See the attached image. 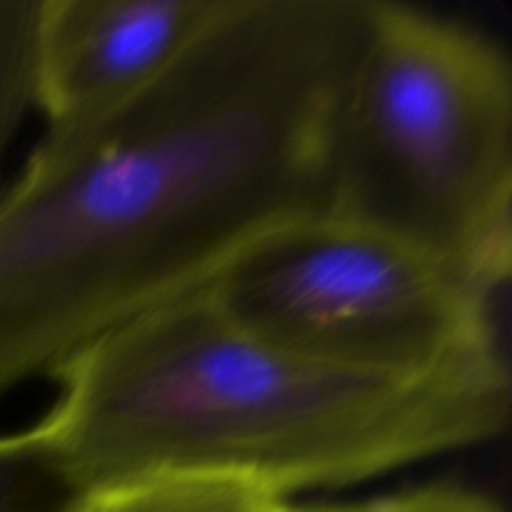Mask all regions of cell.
<instances>
[{
	"mask_svg": "<svg viewBox=\"0 0 512 512\" xmlns=\"http://www.w3.org/2000/svg\"><path fill=\"white\" fill-rule=\"evenodd\" d=\"M370 15L373 0H225L168 73L48 125L0 190V393L325 208L330 123Z\"/></svg>",
	"mask_w": 512,
	"mask_h": 512,
	"instance_id": "obj_1",
	"label": "cell"
},
{
	"mask_svg": "<svg viewBox=\"0 0 512 512\" xmlns=\"http://www.w3.org/2000/svg\"><path fill=\"white\" fill-rule=\"evenodd\" d=\"M40 420L80 488L148 473L290 493L378 478L498 438L505 355L425 378L330 368L248 333L208 290L105 335L55 370Z\"/></svg>",
	"mask_w": 512,
	"mask_h": 512,
	"instance_id": "obj_2",
	"label": "cell"
},
{
	"mask_svg": "<svg viewBox=\"0 0 512 512\" xmlns=\"http://www.w3.org/2000/svg\"><path fill=\"white\" fill-rule=\"evenodd\" d=\"M323 210L498 293L512 260V75L498 43L373 0L330 123Z\"/></svg>",
	"mask_w": 512,
	"mask_h": 512,
	"instance_id": "obj_3",
	"label": "cell"
},
{
	"mask_svg": "<svg viewBox=\"0 0 512 512\" xmlns=\"http://www.w3.org/2000/svg\"><path fill=\"white\" fill-rule=\"evenodd\" d=\"M205 290L248 333L353 373L425 378L503 353L495 293L328 210L270 225Z\"/></svg>",
	"mask_w": 512,
	"mask_h": 512,
	"instance_id": "obj_4",
	"label": "cell"
},
{
	"mask_svg": "<svg viewBox=\"0 0 512 512\" xmlns=\"http://www.w3.org/2000/svg\"><path fill=\"white\" fill-rule=\"evenodd\" d=\"M225 0H38L35 108L70 123L168 73Z\"/></svg>",
	"mask_w": 512,
	"mask_h": 512,
	"instance_id": "obj_5",
	"label": "cell"
},
{
	"mask_svg": "<svg viewBox=\"0 0 512 512\" xmlns=\"http://www.w3.org/2000/svg\"><path fill=\"white\" fill-rule=\"evenodd\" d=\"M288 505L243 480L148 473L85 488L68 512H288Z\"/></svg>",
	"mask_w": 512,
	"mask_h": 512,
	"instance_id": "obj_6",
	"label": "cell"
},
{
	"mask_svg": "<svg viewBox=\"0 0 512 512\" xmlns=\"http://www.w3.org/2000/svg\"><path fill=\"white\" fill-rule=\"evenodd\" d=\"M80 493L43 425L0 435V512H68Z\"/></svg>",
	"mask_w": 512,
	"mask_h": 512,
	"instance_id": "obj_7",
	"label": "cell"
},
{
	"mask_svg": "<svg viewBox=\"0 0 512 512\" xmlns=\"http://www.w3.org/2000/svg\"><path fill=\"white\" fill-rule=\"evenodd\" d=\"M38 0H0V175L35 108L33 38Z\"/></svg>",
	"mask_w": 512,
	"mask_h": 512,
	"instance_id": "obj_8",
	"label": "cell"
},
{
	"mask_svg": "<svg viewBox=\"0 0 512 512\" xmlns=\"http://www.w3.org/2000/svg\"><path fill=\"white\" fill-rule=\"evenodd\" d=\"M288 512H503V508L478 490L460 485H428L355 503L288 505Z\"/></svg>",
	"mask_w": 512,
	"mask_h": 512,
	"instance_id": "obj_9",
	"label": "cell"
}]
</instances>
